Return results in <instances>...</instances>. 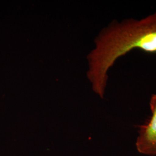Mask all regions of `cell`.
<instances>
[{
	"instance_id": "1",
	"label": "cell",
	"mask_w": 156,
	"mask_h": 156,
	"mask_svg": "<svg viewBox=\"0 0 156 156\" xmlns=\"http://www.w3.org/2000/svg\"><path fill=\"white\" fill-rule=\"evenodd\" d=\"M94 42V48L87 56V77L93 91L103 98L107 73L119 57L135 49L156 54V12L140 20H113L101 31Z\"/></svg>"
},
{
	"instance_id": "2",
	"label": "cell",
	"mask_w": 156,
	"mask_h": 156,
	"mask_svg": "<svg viewBox=\"0 0 156 156\" xmlns=\"http://www.w3.org/2000/svg\"><path fill=\"white\" fill-rule=\"evenodd\" d=\"M149 105L151 115L145 124L139 127L136 147L142 154L156 156V94L151 96Z\"/></svg>"
}]
</instances>
